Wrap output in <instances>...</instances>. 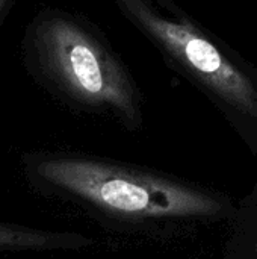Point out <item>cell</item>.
Instances as JSON below:
<instances>
[{
	"label": "cell",
	"instance_id": "obj_1",
	"mask_svg": "<svg viewBox=\"0 0 257 259\" xmlns=\"http://www.w3.org/2000/svg\"><path fill=\"white\" fill-rule=\"evenodd\" d=\"M36 173L53 187L124 217H208L221 209L214 197L183 184L92 159L50 158L36 165Z\"/></svg>",
	"mask_w": 257,
	"mask_h": 259
},
{
	"label": "cell",
	"instance_id": "obj_2",
	"mask_svg": "<svg viewBox=\"0 0 257 259\" xmlns=\"http://www.w3.org/2000/svg\"><path fill=\"white\" fill-rule=\"evenodd\" d=\"M36 50L45 71L65 93L92 106H108L127 121L138 120V105L121 65L82 27L65 18L42 21Z\"/></svg>",
	"mask_w": 257,
	"mask_h": 259
},
{
	"label": "cell",
	"instance_id": "obj_3",
	"mask_svg": "<svg viewBox=\"0 0 257 259\" xmlns=\"http://www.w3.org/2000/svg\"><path fill=\"white\" fill-rule=\"evenodd\" d=\"M121 6L164 49L235 109L257 120V91L253 82L191 24L156 14L144 0H118Z\"/></svg>",
	"mask_w": 257,
	"mask_h": 259
},
{
	"label": "cell",
	"instance_id": "obj_4",
	"mask_svg": "<svg viewBox=\"0 0 257 259\" xmlns=\"http://www.w3.org/2000/svg\"><path fill=\"white\" fill-rule=\"evenodd\" d=\"M91 243V240L76 234H50L20 226L0 225V249H76Z\"/></svg>",
	"mask_w": 257,
	"mask_h": 259
},
{
	"label": "cell",
	"instance_id": "obj_5",
	"mask_svg": "<svg viewBox=\"0 0 257 259\" xmlns=\"http://www.w3.org/2000/svg\"><path fill=\"white\" fill-rule=\"evenodd\" d=\"M6 3H8V0H0V11L5 8V5H6Z\"/></svg>",
	"mask_w": 257,
	"mask_h": 259
},
{
	"label": "cell",
	"instance_id": "obj_6",
	"mask_svg": "<svg viewBox=\"0 0 257 259\" xmlns=\"http://www.w3.org/2000/svg\"><path fill=\"white\" fill-rule=\"evenodd\" d=\"M256 250H257V244H256Z\"/></svg>",
	"mask_w": 257,
	"mask_h": 259
}]
</instances>
